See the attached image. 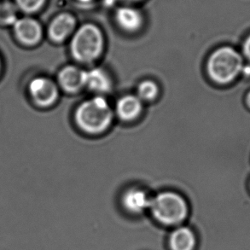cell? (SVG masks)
Returning <instances> with one entry per match:
<instances>
[{"label":"cell","instance_id":"4","mask_svg":"<svg viewBox=\"0 0 250 250\" xmlns=\"http://www.w3.org/2000/svg\"><path fill=\"white\" fill-rule=\"evenodd\" d=\"M104 46V40L100 29L92 24H85L75 33L70 49L77 61L89 63L100 57Z\"/></svg>","mask_w":250,"mask_h":250},{"label":"cell","instance_id":"18","mask_svg":"<svg viewBox=\"0 0 250 250\" xmlns=\"http://www.w3.org/2000/svg\"><path fill=\"white\" fill-rule=\"evenodd\" d=\"M244 104H245L246 108L249 110H250V90L248 91L247 93L245 95V97H244Z\"/></svg>","mask_w":250,"mask_h":250},{"label":"cell","instance_id":"12","mask_svg":"<svg viewBox=\"0 0 250 250\" xmlns=\"http://www.w3.org/2000/svg\"><path fill=\"white\" fill-rule=\"evenodd\" d=\"M84 86L97 93H106L111 89V79L103 68H91L84 71Z\"/></svg>","mask_w":250,"mask_h":250},{"label":"cell","instance_id":"2","mask_svg":"<svg viewBox=\"0 0 250 250\" xmlns=\"http://www.w3.org/2000/svg\"><path fill=\"white\" fill-rule=\"evenodd\" d=\"M149 212L162 227L172 229L186 223L189 207L186 198L179 193L163 191L151 198Z\"/></svg>","mask_w":250,"mask_h":250},{"label":"cell","instance_id":"11","mask_svg":"<svg viewBox=\"0 0 250 250\" xmlns=\"http://www.w3.org/2000/svg\"><path fill=\"white\" fill-rule=\"evenodd\" d=\"M142 101L137 96L126 95L119 99L115 111L123 121L131 122L139 117L142 112Z\"/></svg>","mask_w":250,"mask_h":250},{"label":"cell","instance_id":"15","mask_svg":"<svg viewBox=\"0 0 250 250\" xmlns=\"http://www.w3.org/2000/svg\"><path fill=\"white\" fill-rule=\"evenodd\" d=\"M137 93V97L141 101H151L157 97L159 93V88L152 81H146L139 84Z\"/></svg>","mask_w":250,"mask_h":250},{"label":"cell","instance_id":"16","mask_svg":"<svg viewBox=\"0 0 250 250\" xmlns=\"http://www.w3.org/2000/svg\"><path fill=\"white\" fill-rule=\"evenodd\" d=\"M45 0H15L19 11L23 13L32 14L41 10Z\"/></svg>","mask_w":250,"mask_h":250},{"label":"cell","instance_id":"8","mask_svg":"<svg viewBox=\"0 0 250 250\" xmlns=\"http://www.w3.org/2000/svg\"><path fill=\"white\" fill-rule=\"evenodd\" d=\"M151 196L144 189L131 188L122 197V204L126 213L132 215H140L149 211Z\"/></svg>","mask_w":250,"mask_h":250},{"label":"cell","instance_id":"19","mask_svg":"<svg viewBox=\"0 0 250 250\" xmlns=\"http://www.w3.org/2000/svg\"><path fill=\"white\" fill-rule=\"evenodd\" d=\"M79 1L83 2V3H87V2H90V1H91V0H79Z\"/></svg>","mask_w":250,"mask_h":250},{"label":"cell","instance_id":"5","mask_svg":"<svg viewBox=\"0 0 250 250\" xmlns=\"http://www.w3.org/2000/svg\"><path fill=\"white\" fill-rule=\"evenodd\" d=\"M28 94L35 104L40 107H49L58 100L59 91L58 84L52 80L38 76L29 82Z\"/></svg>","mask_w":250,"mask_h":250},{"label":"cell","instance_id":"14","mask_svg":"<svg viewBox=\"0 0 250 250\" xmlns=\"http://www.w3.org/2000/svg\"><path fill=\"white\" fill-rule=\"evenodd\" d=\"M18 8L16 3L11 1L0 2V25L13 26L18 17Z\"/></svg>","mask_w":250,"mask_h":250},{"label":"cell","instance_id":"1","mask_svg":"<svg viewBox=\"0 0 250 250\" xmlns=\"http://www.w3.org/2000/svg\"><path fill=\"white\" fill-rule=\"evenodd\" d=\"M245 62L239 49L225 44L212 51L208 58L207 75L214 84L227 87L240 79Z\"/></svg>","mask_w":250,"mask_h":250},{"label":"cell","instance_id":"13","mask_svg":"<svg viewBox=\"0 0 250 250\" xmlns=\"http://www.w3.org/2000/svg\"><path fill=\"white\" fill-rule=\"evenodd\" d=\"M115 19L119 26L126 32L139 30L143 23L141 14L131 7L120 8L115 14Z\"/></svg>","mask_w":250,"mask_h":250},{"label":"cell","instance_id":"3","mask_svg":"<svg viewBox=\"0 0 250 250\" xmlns=\"http://www.w3.org/2000/svg\"><path fill=\"white\" fill-rule=\"evenodd\" d=\"M113 121V111L108 101L97 96L84 101L75 112V122L82 131L90 134L104 132Z\"/></svg>","mask_w":250,"mask_h":250},{"label":"cell","instance_id":"6","mask_svg":"<svg viewBox=\"0 0 250 250\" xmlns=\"http://www.w3.org/2000/svg\"><path fill=\"white\" fill-rule=\"evenodd\" d=\"M12 27L15 37L24 45H35L41 41L43 36L41 24L32 17L18 18Z\"/></svg>","mask_w":250,"mask_h":250},{"label":"cell","instance_id":"7","mask_svg":"<svg viewBox=\"0 0 250 250\" xmlns=\"http://www.w3.org/2000/svg\"><path fill=\"white\" fill-rule=\"evenodd\" d=\"M198 237L191 227L185 224L171 229L167 237L169 250H196Z\"/></svg>","mask_w":250,"mask_h":250},{"label":"cell","instance_id":"9","mask_svg":"<svg viewBox=\"0 0 250 250\" xmlns=\"http://www.w3.org/2000/svg\"><path fill=\"white\" fill-rule=\"evenodd\" d=\"M75 27V18L71 15L61 14L51 21L48 28V35L53 42L60 43L70 35Z\"/></svg>","mask_w":250,"mask_h":250},{"label":"cell","instance_id":"10","mask_svg":"<svg viewBox=\"0 0 250 250\" xmlns=\"http://www.w3.org/2000/svg\"><path fill=\"white\" fill-rule=\"evenodd\" d=\"M58 83L68 92H76L84 86V71L75 66H67L59 72Z\"/></svg>","mask_w":250,"mask_h":250},{"label":"cell","instance_id":"17","mask_svg":"<svg viewBox=\"0 0 250 250\" xmlns=\"http://www.w3.org/2000/svg\"><path fill=\"white\" fill-rule=\"evenodd\" d=\"M239 50L245 59V61L250 62V34H248L246 37L244 38V40L241 43Z\"/></svg>","mask_w":250,"mask_h":250},{"label":"cell","instance_id":"22","mask_svg":"<svg viewBox=\"0 0 250 250\" xmlns=\"http://www.w3.org/2000/svg\"><path fill=\"white\" fill-rule=\"evenodd\" d=\"M125 1H139V0H125Z\"/></svg>","mask_w":250,"mask_h":250},{"label":"cell","instance_id":"20","mask_svg":"<svg viewBox=\"0 0 250 250\" xmlns=\"http://www.w3.org/2000/svg\"><path fill=\"white\" fill-rule=\"evenodd\" d=\"M1 70H2V60H1V58H0V73H1Z\"/></svg>","mask_w":250,"mask_h":250},{"label":"cell","instance_id":"21","mask_svg":"<svg viewBox=\"0 0 250 250\" xmlns=\"http://www.w3.org/2000/svg\"><path fill=\"white\" fill-rule=\"evenodd\" d=\"M249 189H250V181H249Z\"/></svg>","mask_w":250,"mask_h":250}]
</instances>
